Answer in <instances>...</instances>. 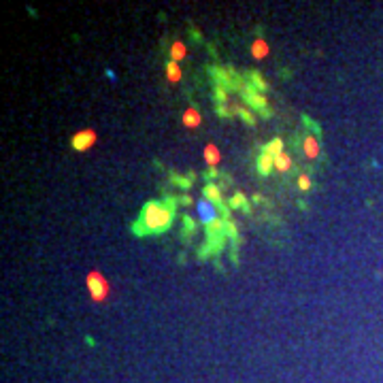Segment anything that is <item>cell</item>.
I'll use <instances>...</instances> for the list:
<instances>
[{"label":"cell","instance_id":"obj_1","mask_svg":"<svg viewBox=\"0 0 383 383\" xmlns=\"http://www.w3.org/2000/svg\"><path fill=\"white\" fill-rule=\"evenodd\" d=\"M175 217V198H166L164 202L158 200H149L143 207L141 213V222L134 223V232L143 234V232H162L173 223Z\"/></svg>","mask_w":383,"mask_h":383},{"label":"cell","instance_id":"obj_2","mask_svg":"<svg viewBox=\"0 0 383 383\" xmlns=\"http://www.w3.org/2000/svg\"><path fill=\"white\" fill-rule=\"evenodd\" d=\"M85 285H87V292H90V298L94 300V302H102V300L111 294L109 279L100 273V270H90V273H87Z\"/></svg>","mask_w":383,"mask_h":383},{"label":"cell","instance_id":"obj_3","mask_svg":"<svg viewBox=\"0 0 383 383\" xmlns=\"http://www.w3.org/2000/svg\"><path fill=\"white\" fill-rule=\"evenodd\" d=\"M96 139H98L96 130H92V128H83V130H79L73 137V149L75 151H87L90 147H94Z\"/></svg>","mask_w":383,"mask_h":383},{"label":"cell","instance_id":"obj_4","mask_svg":"<svg viewBox=\"0 0 383 383\" xmlns=\"http://www.w3.org/2000/svg\"><path fill=\"white\" fill-rule=\"evenodd\" d=\"M196 211H198V220L202 222V223H207V226L217 220V204L211 202V200H207V198L198 200V202H196Z\"/></svg>","mask_w":383,"mask_h":383},{"label":"cell","instance_id":"obj_5","mask_svg":"<svg viewBox=\"0 0 383 383\" xmlns=\"http://www.w3.org/2000/svg\"><path fill=\"white\" fill-rule=\"evenodd\" d=\"M243 92H245L247 102H249L253 109H260L262 113H264V107H266V98H264V94H258L253 87H245Z\"/></svg>","mask_w":383,"mask_h":383},{"label":"cell","instance_id":"obj_6","mask_svg":"<svg viewBox=\"0 0 383 383\" xmlns=\"http://www.w3.org/2000/svg\"><path fill=\"white\" fill-rule=\"evenodd\" d=\"M200 121H202V117H200V111L194 109V107L183 111V115H181V123H183L185 128H198Z\"/></svg>","mask_w":383,"mask_h":383},{"label":"cell","instance_id":"obj_7","mask_svg":"<svg viewBox=\"0 0 383 383\" xmlns=\"http://www.w3.org/2000/svg\"><path fill=\"white\" fill-rule=\"evenodd\" d=\"M204 160H207V164H209L211 168L220 164V160H222V153H220V149H217V145L209 143L207 147H204Z\"/></svg>","mask_w":383,"mask_h":383},{"label":"cell","instance_id":"obj_8","mask_svg":"<svg viewBox=\"0 0 383 383\" xmlns=\"http://www.w3.org/2000/svg\"><path fill=\"white\" fill-rule=\"evenodd\" d=\"M251 56L256 58V60H264V58L268 56V43L264 39H258L251 43Z\"/></svg>","mask_w":383,"mask_h":383},{"label":"cell","instance_id":"obj_9","mask_svg":"<svg viewBox=\"0 0 383 383\" xmlns=\"http://www.w3.org/2000/svg\"><path fill=\"white\" fill-rule=\"evenodd\" d=\"M185 56H187V47H185V43H181V40H175L173 47H170V60L179 64L181 60H185Z\"/></svg>","mask_w":383,"mask_h":383},{"label":"cell","instance_id":"obj_10","mask_svg":"<svg viewBox=\"0 0 383 383\" xmlns=\"http://www.w3.org/2000/svg\"><path fill=\"white\" fill-rule=\"evenodd\" d=\"M302 149L306 153V158H311V160H315V158L320 156V145H317L315 137H306L302 143Z\"/></svg>","mask_w":383,"mask_h":383},{"label":"cell","instance_id":"obj_11","mask_svg":"<svg viewBox=\"0 0 383 383\" xmlns=\"http://www.w3.org/2000/svg\"><path fill=\"white\" fill-rule=\"evenodd\" d=\"M202 194H204V198L211 200V202H215V204H222V202H223V200H222V190H220L217 185H213V183L204 185Z\"/></svg>","mask_w":383,"mask_h":383},{"label":"cell","instance_id":"obj_12","mask_svg":"<svg viewBox=\"0 0 383 383\" xmlns=\"http://www.w3.org/2000/svg\"><path fill=\"white\" fill-rule=\"evenodd\" d=\"M273 168H275V158L268 156V153H262L260 160H258V170H260L262 175H270Z\"/></svg>","mask_w":383,"mask_h":383},{"label":"cell","instance_id":"obj_13","mask_svg":"<svg viewBox=\"0 0 383 383\" xmlns=\"http://www.w3.org/2000/svg\"><path fill=\"white\" fill-rule=\"evenodd\" d=\"M166 79L170 81V83H179L181 81V66L173 60L166 64Z\"/></svg>","mask_w":383,"mask_h":383},{"label":"cell","instance_id":"obj_14","mask_svg":"<svg viewBox=\"0 0 383 383\" xmlns=\"http://www.w3.org/2000/svg\"><path fill=\"white\" fill-rule=\"evenodd\" d=\"M275 168L279 170V173H287V170L292 168V158L287 156V153H281V156L275 158Z\"/></svg>","mask_w":383,"mask_h":383},{"label":"cell","instance_id":"obj_15","mask_svg":"<svg viewBox=\"0 0 383 383\" xmlns=\"http://www.w3.org/2000/svg\"><path fill=\"white\" fill-rule=\"evenodd\" d=\"M264 153H268V156H273V158L281 156V153H283V143H281V139H273V141H270V143L264 147Z\"/></svg>","mask_w":383,"mask_h":383},{"label":"cell","instance_id":"obj_16","mask_svg":"<svg viewBox=\"0 0 383 383\" xmlns=\"http://www.w3.org/2000/svg\"><path fill=\"white\" fill-rule=\"evenodd\" d=\"M230 209H247V198L243 194H237V196L230 200Z\"/></svg>","mask_w":383,"mask_h":383},{"label":"cell","instance_id":"obj_17","mask_svg":"<svg viewBox=\"0 0 383 383\" xmlns=\"http://www.w3.org/2000/svg\"><path fill=\"white\" fill-rule=\"evenodd\" d=\"M237 113H239L241 117H243V120H245L247 123H249V126H253V123H256V117H253L247 109H237Z\"/></svg>","mask_w":383,"mask_h":383},{"label":"cell","instance_id":"obj_18","mask_svg":"<svg viewBox=\"0 0 383 383\" xmlns=\"http://www.w3.org/2000/svg\"><path fill=\"white\" fill-rule=\"evenodd\" d=\"M298 187H300V190H302V192H306V190H309V187H311V181H309V177H306V175H300V177H298Z\"/></svg>","mask_w":383,"mask_h":383},{"label":"cell","instance_id":"obj_19","mask_svg":"<svg viewBox=\"0 0 383 383\" xmlns=\"http://www.w3.org/2000/svg\"><path fill=\"white\" fill-rule=\"evenodd\" d=\"M251 81H253V83H256L258 87H260V90H266V81H264L258 73H251Z\"/></svg>","mask_w":383,"mask_h":383},{"label":"cell","instance_id":"obj_20","mask_svg":"<svg viewBox=\"0 0 383 383\" xmlns=\"http://www.w3.org/2000/svg\"><path fill=\"white\" fill-rule=\"evenodd\" d=\"M226 234H228V237H232V239H237V223H234V222H226Z\"/></svg>","mask_w":383,"mask_h":383},{"label":"cell","instance_id":"obj_21","mask_svg":"<svg viewBox=\"0 0 383 383\" xmlns=\"http://www.w3.org/2000/svg\"><path fill=\"white\" fill-rule=\"evenodd\" d=\"M215 98L217 100H220V102H226V98H228V94H226V87H217V90H215Z\"/></svg>","mask_w":383,"mask_h":383},{"label":"cell","instance_id":"obj_22","mask_svg":"<svg viewBox=\"0 0 383 383\" xmlns=\"http://www.w3.org/2000/svg\"><path fill=\"white\" fill-rule=\"evenodd\" d=\"M173 181H175V183H179V185H183V187H190L192 185V181L183 179V177H173Z\"/></svg>","mask_w":383,"mask_h":383},{"label":"cell","instance_id":"obj_23","mask_svg":"<svg viewBox=\"0 0 383 383\" xmlns=\"http://www.w3.org/2000/svg\"><path fill=\"white\" fill-rule=\"evenodd\" d=\"M217 113H220L222 117H230V113H232V111H228V109H226V107H223V104H222V107L217 109Z\"/></svg>","mask_w":383,"mask_h":383},{"label":"cell","instance_id":"obj_24","mask_svg":"<svg viewBox=\"0 0 383 383\" xmlns=\"http://www.w3.org/2000/svg\"><path fill=\"white\" fill-rule=\"evenodd\" d=\"M183 222H185V228H187V232H190V230L194 228V222H192V220H190V217H187V215L183 217Z\"/></svg>","mask_w":383,"mask_h":383}]
</instances>
